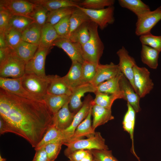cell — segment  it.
Wrapping results in <instances>:
<instances>
[{
  "instance_id": "1",
  "label": "cell",
  "mask_w": 161,
  "mask_h": 161,
  "mask_svg": "<svg viewBox=\"0 0 161 161\" xmlns=\"http://www.w3.org/2000/svg\"><path fill=\"white\" fill-rule=\"evenodd\" d=\"M0 116L12 133L34 148L52 124L53 114L43 101L21 97L1 89Z\"/></svg>"
},
{
  "instance_id": "2",
  "label": "cell",
  "mask_w": 161,
  "mask_h": 161,
  "mask_svg": "<svg viewBox=\"0 0 161 161\" xmlns=\"http://www.w3.org/2000/svg\"><path fill=\"white\" fill-rule=\"evenodd\" d=\"M98 26L94 22H89L90 38L89 41L81 46V53L84 60L96 65L100 63L104 48L103 44L98 32Z\"/></svg>"
},
{
  "instance_id": "3",
  "label": "cell",
  "mask_w": 161,
  "mask_h": 161,
  "mask_svg": "<svg viewBox=\"0 0 161 161\" xmlns=\"http://www.w3.org/2000/svg\"><path fill=\"white\" fill-rule=\"evenodd\" d=\"M63 145L67 147L64 151V154L67 157L78 150H109L105 139L99 132H96L93 136L87 139H78L64 143Z\"/></svg>"
},
{
  "instance_id": "4",
  "label": "cell",
  "mask_w": 161,
  "mask_h": 161,
  "mask_svg": "<svg viewBox=\"0 0 161 161\" xmlns=\"http://www.w3.org/2000/svg\"><path fill=\"white\" fill-rule=\"evenodd\" d=\"M22 85L29 93L38 100L43 101L44 96L47 93L49 82L48 75L45 78L31 74H26L21 78Z\"/></svg>"
},
{
  "instance_id": "5",
  "label": "cell",
  "mask_w": 161,
  "mask_h": 161,
  "mask_svg": "<svg viewBox=\"0 0 161 161\" xmlns=\"http://www.w3.org/2000/svg\"><path fill=\"white\" fill-rule=\"evenodd\" d=\"M26 63L16 55L12 50L7 59L0 64V76L3 78H21L25 74Z\"/></svg>"
},
{
  "instance_id": "6",
  "label": "cell",
  "mask_w": 161,
  "mask_h": 161,
  "mask_svg": "<svg viewBox=\"0 0 161 161\" xmlns=\"http://www.w3.org/2000/svg\"><path fill=\"white\" fill-rule=\"evenodd\" d=\"M134 83L136 93L143 98L150 93L154 84L150 78V72L146 68L140 67L136 64L134 67Z\"/></svg>"
},
{
  "instance_id": "7",
  "label": "cell",
  "mask_w": 161,
  "mask_h": 161,
  "mask_svg": "<svg viewBox=\"0 0 161 161\" xmlns=\"http://www.w3.org/2000/svg\"><path fill=\"white\" fill-rule=\"evenodd\" d=\"M93 99L90 94L87 95L83 101L82 107L75 114L70 125L65 129L61 131L63 143L68 141L73 135L78 126L87 116L93 105Z\"/></svg>"
},
{
  "instance_id": "8",
  "label": "cell",
  "mask_w": 161,
  "mask_h": 161,
  "mask_svg": "<svg viewBox=\"0 0 161 161\" xmlns=\"http://www.w3.org/2000/svg\"><path fill=\"white\" fill-rule=\"evenodd\" d=\"M50 48L38 45L33 57L26 63L25 73L34 74L41 78H46L47 75L45 73V61Z\"/></svg>"
},
{
  "instance_id": "9",
  "label": "cell",
  "mask_w": 161,
  "mask_h": 161,
  "mask_svg": "<svg viewBox=\"0 0 161 161\" xmlns=\"http://www.w3.org/2000/svg\"><path fill=\"white\" fill-rule=\"evenodd\" d=\"M161 20V6L137 18L135 33L140 36L151 33L153 27Z\"/></svg>"
},
{
  "instance_id": "10",
  "label": "cell",
  "mask_w": 161,
  "mask_h": 161,
  "mask_svg": "<svg viewBox=\"0 0 161 161\" xmlns=\"http://www.w3.org/2000/svg\"><path fill=\"white\" fill-rule=\"evenodd\" d=\"M80 8L90 18L91 21L96 24L101 30H103L115 21L114 17V7L113 6L98 10Z\"/></svg>"
},
{
  "instance_id": "11",
  "label": "cell",
  "mask_w": 161,
  "mask_h": 161,
  "mask_svg": "<svg viewBox=\"0 0 161 161\" xmlns=\"http://www.w3.org/2000/svg\"><path fill=\"white\" fill-rule=\"evenodd\" d=\"M37 5L30 1H0V6L7 10L12 15H21L31 18V16Z\"/></svg>"
},
{
  "instance_id": "12",
  "label": "cell",
  "mask_w": 161,
  "mask_h": 161,
  "mask_svg": "<svg viewBox=\"0 0 161 161\" xmlns=\"http://www.w3.org/2000/svg\"><path fill=\"white\" fill-rule=\"evenodd\" d=\"M119 57L118 64L121 72L127 79L136 92L134 83V66L136 64L135 61L130 56L128 51L123 46L117 52Z\"/></svg>"
},
{
  "instance_id": "13",
  "label": "cell",
  "mask_w": 161,
  "mask_h": 161,
  "mask_svg": "<svg viewBox=\"0 0 161 161\" xmlns=\"http://www.w3.org/2000/svg\"><path fill=\"white\" fill-rule=\"evenodd\" d=\"M62 49L67 55L72 62L77 61L82 64L84 61L81 53V45L68 39L60 37L52 44Z\"/></svg>"
},
{
  "instance_id": "14",
  "label": "cell",
  "mask_w": 161,
  "mask_h": 161,
  "mask_svg": "<svg viewBox=\"0 0 161 161\" xmlns=\"http://www.w3.org/2000/svg\"><path fill=\"white\" fill-rule=\"evenodd\" d=\"M0 87L1 89L17 96L38 100L24 88L22 83L21 78H13L0 77Z\"/></svg>"
},
{
  "instance_id": "15",
  "label": "cell",
  "mask_w": 161,
  "mask_h": 161,
  "mask_svg": "<svg viewBox=\"0 0 161 161\" xmlns=\"http://www.w3.org/2000/svg\"><path fill=\"white\" fill-rule=\"evenodd\" d=\"M120 72L118 64L112 62L105 64L100 63L97 65L95 75L90 83L96 87L99 84L114 77Z\"/></svg>"
},
{
  "instance_id": "16",
  "label": "cell",
  "mask_w": 161,
  "mask_h": 161,
  "mask_svg": "<svg viewBox=\"0 0 161 161\" xmlns=\"http://www.w3.org/2000/svg\"><path fill=\"white\" fill-rule=\"evenodd\" d=\"M96 91V88L90 83L81 85L73 90L69 100V106L70 111L76 114L83 105L81 98L87 92L95 93Z\"/></svg>"
},
{
  "instance_id": "17",
  "label": "cell",
  "mask_w": 161,
  "mask_h": 161,
  "mask_svg": "<svg viewBox=\"0 0 161 161\" xmlns=\"http://www.w3.org/2000/svg\"><path fill=\"white\" fill-rule=\"evenodd\" d=\"M119 86L123 96V99L127 101L136 112H140L141 108L139 102L140 98L123 74L119 80Z\"/></svg>"
},
{
  "instance_id": "18",
  "label": "cell",
  "mask_w": 161,
  "mask_h": 161,
  "mask_svg": "<svg viewBox=\"0 0 161 161\" xmlns=\"http://www.w3.org/2000/svg\"><path fill=\"white\" fill-rule=\"evenodd\" d=\"M69 103V101L53 116L52 125L61 131L70 125L75 114L70 110Z\"/></svg>"
},
{
  "instance_id": "19",
  "label": "cell",
  "mask_w": 161,
  "mask_h": 161,
  "mask_svg": "<svg viewBox=\"0 0 161 161\" xmlns=\"http://www.w3.org/2000/svg\"><path fill=\"white\" fill-rule=\"evenodd\" d=\"M82 64L77 61L72 62L69 71L63 79L72 91L77 87L82 85Z\"/></svg>"
},
{
  "instance_id": "20",
  "label": "cell",
  "mask_w": 161,
  "mask_h": 161,
  "mask_svg": "<svg viewBox=\"0 0 161 161\" xmlns=\"http://www.w3.org/2000/svg\"><path fill=\"white\" fill-rule=\"evenodd\" d=\"M91 113L93 117L92 127L95 130L97 127L114 118L112 114L111 109H107L95 104H93L92 106Z\"/></svg>"
},
{
  "instance_id": "21",
  "label": "cell",
  "mask_w": 161,
  "mask_h": 161,
  "mask_svg": "<svg viewBox=\"0 0 161 161\" xmlns=\"http://www.w3.org/2000/svg\"><path fill=\"white\" fill-rule=\"evenodd\" d=\"M49 82L47 93L56 95H64L69 96L72 91L64 81L62 77L57 75H48Z\"/></svg>"
},
{
  "instance_id": "22",
  "label": "cell",
  "mask_w": 161,
  "mask_h": 161,
  "mask_svg": "<svg viewBox=\"0 0 161 161\" xmlns=\"http://www.w3.org/2000/svg\"><path fill=\"white\" fill-rule=\"evenodd\" d=\"M32 3L42 6L48 11L67 7H80V1L72 0H30Z\"/></svg>"
},
{
  "instance_id": "23",
  "label": "cell",
  "mask_w": 161,
  "mask_h": 161,
  "mask_svg": "<svg viewBox=\"0 0 161 161\" xmlns=\"http://www.w3.org/2000/svg\"><path fill=\"white\" fill-rule=\"evenodd\" d=\"M123 75L120 72L114 77L99 84L96 87V91L94 94L101 92L116 95L123 99L119 86V80Z\"/></svg>"
},
{
  "instance_id": "24",
  "label": "cell",
  "mask_w": 161,
  "mask_h": 161,
  "mask_svg": "<svg viewBox=\"0 0 161 161\" xmlns=\"http://www.w3.org/2000/svg\"><path fill=\"white\" fill-rule=\"evenodd\" d=\"M92 109V107L87 116L78 126L72 137L67 142L82 139L84 137L88 138L95 135L96 132L92 127L91 121Z\"/></svg>"
},
{
  "instance_id": "25",
  "label": "cell",
  "mask_w": 161,
  "mask_h": 161,
  "mask_svg": "<svg viewBox=\"0 0 161 161\" xmlns=\"http://www.w3.org/2000/svg\"><path fill=\"white\" fill-rule=\"evenodd\" d=\"M69 96L66 95L47 93L44 97L43 100L53 115L69 101Z\"/></svg>"
},
{
  "instance_id": "26",
  "label": "cell",
  "mask_w": 161,
  "mask_h": 161,
  "mask_svg": "<svg viewBox=\"0 0 161 161\" xmlns=\"http://www.w3.org/2000/svg\"><path fill=\"white\" fill-rule=\"evenodd\" d=\"M38 47V45L22 40L12 51L16 55L26 63L32 58Z\"/></svg>"
},
{
  "instance_id": "27",
  "label": "cell",
  "mask_w": 161,
  "mask_h": 161,
  "mask_svg": "<svg viewBox=\"0 0 161 161\" xmlns=\"http://www.w3.org/2000/svg\"><path fill=\"white\" fill-rule=\"evenodd\" d=\"M118 2L121 7L132 11L137 18L151 10L149 6L141 0H119Z\"/></svg>"
},
{
  "instance_id": "28",
  "label": "cell",
  "mask_w": 161,
  "mask_h": 161,
  "mask_svg": "<svg viewBox=\"0 0 161 161\" xmlns=\"http://www.w3.org/2000/svg\"><path fill=\"white\" fill-rule=\"evenodd\" d=\"M60 37L54 26L46 23L42 27L40 40L38 45L50 48L53 43Z\"/></svg>"
},
{
  "instance_id": "29",
  "label": "cell",
  "mask_w": 161,
  "mask_h": 161,
  "mask_svg": "<svg viewBox=\"0 0 161 161\" xmlns=\"http://www.w3.org/2000/svg\"><path fill=\"white\" fill-rule=\"evenodd\" d=\"M160 52L148 46L142 45L140 57L142 62L150 68L156 69L158 66Z\"/></svg>"
},
{
  "instance_id": "30",
  "label": "cell",
  "mask_w": 161,
  "mask_h": 161,
  "mask_svg": "<svg viewBox=\"0 0 161 161\" xmlns=\"http://www.w3.org/2000/svg\"><path fill=\"white\" fill-rule=\"evenodd\" d=\"M127 106V110L124 117L123 121V127L124 130L128 132L130 135L132 141L131 150L134 154L137 156L134 151V131L136 112L128 102Z\"/></svg>"
},
{
  "instance_id": "31",
  "label": "cell",
  "mask_w": 161,
  "mask_h": 161,
  "mask_svg": "<svg viewBox=\"0 0 161 161\" xmlns=\"http://www.w3.org/2000/svg\"><path fill=\"white\" fill-rule=\"evenodd\" d=\"M42 27L34 22L22 32V41L39 45L41 34Z\"/></svg>"
},
{
  "instance_id": "32",
  "label": "cell",
  "mask_w": 161,
  "mask_h": 161,
  "mask_svg": "<svg viewBox=\"0 0 161 161\" xmlns=\"http://www.w3.org/2000/svg\"><path fill=\"white\" fill-rule=\"evenodd\" d=\"M90 21V18L80 8V7H75L70 18V31L67 39L70 35L81 24Z\"/></svg>"
},
{
  "instance_id": "33",
  "label": "cell",
  "mask_w": 161,
  "mask_h": 161,
  "mask_svg": "<svg viewBox=\"0 0 161 161\" xmlns=\"http://www.w3.org/2000/svg\"><path fill=\"white\" fill-rule=\"evenodd\" d=\"M89 22L81 24L70 35L68 39L81 46L86 43L90 38L89 28Z\"/></svg>"
},
{
  "instance_id": "34",
  "label": "cell",
  "mask_w": 161,
  "mask_h": 161,
  "mask_svg": "<svg viewBox=\"0 0 161 161\" xmlns=\"http://www.w3.org/2000/svg\"><path fill=\"white\" fill-rule=\"evenodd\" d=\"M58 140H62L63 137L61 131L55 128L52 125L48 129L40 142L34 148L36 150L44 147L48 144Z\"/></svg>"
},
{
  "instance_id": "35",
  "label": "cell",
  "mask_w": 161,
  "mask_h": 161,
  "mask_svg": "<svg viewBox=\"0 0 161 161\" xmlns=\"http://www.w3.org/2000/svg\"><path fill=\"white\" fill-rule=\"evenodd\" d=\"M34 22L33 19L30 17L21 15H12L9 20L8 27L14 28L22 32Z\"/></svg>"
},
{
  "instance_id": "36",
  "label": "cell",
  "mask_w": 161,
  "mask_h": 161,
  "mask_svg": "<svg viewBox=\"0 0 161 161\" xmlns=\"http://www.w3.org/2000/svg\"><path fill=\"white\" fill-rule=\"evenodd\" d=\"M95 98L93 99V105L95 104L100 106L111 109L114 101L121 97L117 95H110L101 92H96Z\"/></svg>"
},
{
  "instance_id": "37",
  "label": "cell",
  "mask_w": 161,
  "mask_h": 161,
  "mask_svg": "<svg viewBox=\"0 0 161 161\" xmlns=\"http://www.w3.org/2000/svg\"><path fill=\"white\" fill-rule=\"evenodd\" d=\"M75 8H63L49 12L46 23L54 25L62 19L71 15Z\"/></svg>"
},
{
  "instance_id": "38",
  "label": "cell",
  "mask_w": 161,
  "mask_h": 161,
  "mask_svg": "<svg viewBox=\"0 0 161 161\" xmlns=\"http://www.w3.org/2000/svg\"><path fill=\"white\" fill-rule=\"evenodd\" d=\"M4 33L8 47L12 50L15 48L22 41V32L14 28L8 27Z\"/></svg>"
},
{
  "instance_id": "39",
  "label": "cell",
  "mask_w": 161,
  "mask_h": 161,
  "mask_svg": "<svg viewBox=\"0 0 161 161\" xmlns=\"http://www.w3.org/2000/svg\"><path fill=\"white\" fill-rule=\"evenodd\" d=\"M97 65L84 60L82 64V85L90 83L94 77Z\"/></svg>"
},
{
  "instance_id": "40",
  "label": "cell",
  "mask_w": 161,
  "mask_h": 161,
  "mask_svg": "<svg viewBox=\"0 0 161 161\" xmlns=\"http://www.w3.org/2000/svg\"><path fill=\"white\" fill-rule=\"evenodd\" d=\"M115 2L114 0H85L80 1L79 5L84 8L98 10L113 6Z\"/></svg>"
},
{
  "instance_id": "41",
  "label": "cell",
  "mask_w": 161,
  "mask_h": 161,
  "mask_svg": "<svg viewBox=\"0 0 161 161\" xmlns=\"http://www.w3.org/2000/svg\"><path fill=\"white\" fill-rule=\"evenodd\" d=\"M139 39L142 45L148 46L161 52V35H154L150 33L140 36Z\"/></svg>"
},
{
  "instance_id": "42",
  "label": "cell",
  "mask_w": 161,
  "mask_h": 161,
  "mask_svg": "<svg viewBox=\"0 0 161 161\" xmlns=\"http://www.w3.org/2000/svg\"><path fill=\"white\" fill-rule=\"evenodd\" d=\"M48 11L43 7L37 5L31 17L35 22L42 27L47 22Z\"/></svg>"
},
{
  "instance_id": "43",
  "label": "cell",
  "mask_w": 161,
  "mask_h": 161,
  "mask_svg": "<svg viewBox=\"0 0 161 161\" xmlns=\"http://www.w3.org/2000/svg\"><path fill=\"white\" fill-rule=\"evenodd\" d=\"M70 16L65 17L54 25L57 34L61 37L68 38L70 31Z\"/></svg>"
},
{
  "instance_id": "44",
  "label": "cell",
  "mask_w": 161,
  "mask_h": 161,
  "mask_svg": "<svg viewBox=\"0 0 161 161\" xmlns=\"http://www.w3.org/2000/svg\"><path fill=\"white\" fill-rule=\"evenodd\" d=\"M62 140L49 143L44 147L49 161H54L58 157L63 145Z\"/></svg>"
},
{
  "instance_id": "45",
  "label": "cell",
  "mask_w": 161,
  "mask_h": 161,
  "mask_svg": "<svg viewBox=\"0 0 161 161\" xmlns=\"http://www.w3.org/2000/svg\"><path fill=\"white\" fill-rule=\"evenodd\" d=\"M91 151L94 161H118L111 150L94 149Z\"/></svg>"
},
{
  "instance_id": "46",
  "label": "cell",
  "mask_w": 161,
  "mask_h": 161,
  "mask_svg": "<svg viewBox=\"0 0 161 161\" xmlns=\"http://www.w3.org/2000/svg\"><path fill=\"white\" fill-rule=\"evenodd\" d=\"M11 16L9 11L0 6V33H4L8 27Z\"/></svg>"
},
{
  "instance_id": "47",
  "label": "cell",
  "mask_w": 161,
  "mask_h": 161,
  "mask_svg": "<svg viewBox=\"0 0 161 161\" xmlns=\"http://www.w3.org/2000/svg\"><path fill=\"white\" fill-rule=\"evenodd\" d=\"M89 150H77L71 153L67 157L71 161H80L87 154Z\"/></svg>"
},
{
  "instance_id": "48",
  "label": "cell",
  "mask_w": 161,
  "mask_h": 161,
  "mask_svg": "<svg viewBox=\"0 0 161 161\" xmlns=\"http://www.w3.org/2000/svg\"><path fill=\"white\" fill-rule=\"evenodd\" d=\"M35 151V153L32 161H49L44 147Z\"/></svg>"
},
{
  "instance_id": "49",
  "label": "cell",
  "mask_w": 161,
  "mask_h": 161,
  "mask_svg": "<svg viewBox=\"0 0 161 161\" xmlns=\"http://www.w3.org/2000/svg\"><path fill=\"white\" fill-rule=\"evenodd\" d=\"M8 132L12 133L11 128L4 120L1 117H0V134H3Z\"/></svg>"
},
{
  "instance_id": "50",
  "label": "cell",
  "mask_w": 161,
  "mask_h": 161,
  "mask_svg": "<svg viewBox=\"0 0 161 161\" xmlns=\"http://www.w3.org/2000/svg\"><path fill=\"white\" fill-rule=\"evenodd\" d=\"M11 49L9 47L0 48V64L3 62L7 58Z\"/></svg>"
},
{
  "instance_id": "51",
  "label": "cell",
  "mask_w": 161,
  "mask_h": 161,
  "mask_svg": "<svg viewBox=\"0 0 161 161\" xmlns=\"http://www.w3.org/2000/svg\"><path fill=\"white\" fill-rule=\"evenodd\" d=\"M8 47L7 45L4 33H0V48H5Z\"/></svg>"
},
{
  "instance_id": "52",
  "label": "cell",
  "mask_w": 161,
  "mask_h": 161,
  "mask_svg": "<svg viewBox=\"0 0 161 161\" xmlns=\"http://www.w3.org/2000/svg\"><path fill=\"white\" fill-rule=\"evenodd\" d=\"M94 158L91 150H89L87 154L80 161H94Z\"/></svg>"
},
{
  "instance_id": "53",
  "label": "cell",
  "mask_w": 161,
  "mask_h": 161,
  "mask_svg": "<svg viewBox=\"0 0 161 161\" xmlns=\"http://www.w3.org/2000/svg\"><path fill=\"white\" fill-rule=\"evenodd\" d=\"M0 161H5V159L3 158L1 155H0Z\"/></svg>"
},
{
  "instance_id": "54",
  "label": "cell",
  "mask_w": 161,
  "mask_h": 161,
  "mask_svg": "<svg viewBox=\"0 0 161 161\" xmlns=\"http://www.w3.org/2000/svg\"><path fill=\"white\" fill-rule=\"evenodd\" d=\"M70 161V160H69V161Z\"/></svg>"
},
{
  "instance_id": "55",
  "label": "cell",
  "mask_w": 161,
  "mask_h": 161,
  "mask_svg": "<svg viewBox=\"0 0 161 161\" xmlns=\"http://www.w3.org/2000/svg\"></svg>"
}]
</instances>
